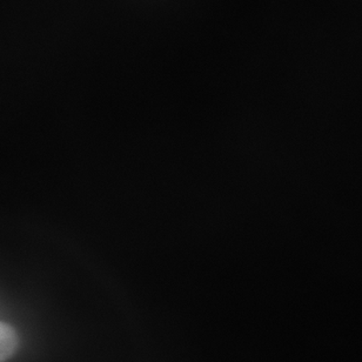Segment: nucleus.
Masks as SVG:
<instances>
[{"label": "nucleus", "mask_w": 362, "mask_h": 362, "mask_svg": "<svg viewBox=\"0 0 362 362\" xmlns=\"http://www.w3.org/2000/svg\"><path fill=\"white\" fill-rule=\"evenodd\" d=\"M19 346V337L11 325L0 321V362L13 356Z\"/></svg>", "instance_id": "nucleus-1"}]
</instances>
